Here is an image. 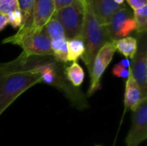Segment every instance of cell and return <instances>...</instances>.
<instances>
[{"instance_id": "obj_1", "label": "cell", "mask_w": 147, "mask_h": 146, "mask_svg": "<svg viewBox=\"0 0 147 146\" xmlns=\"http://www.w3.org/2000/svg\"><path fill=\"white\" fill-rule=\"evenodd\" d=\"M40 83V72L23 52L9 62L0 63V115L22 94Z\"/></svg>"}, {"instance_id": "obj_2", "label": "cell", "mask_w": 147, "mask_h": 146, "mask_svg": "<svg viewBox=\"0 0 147 146\" xmlns=\"http://www.w3.org/2000/svg\"><path fill=\"white\" fill-rule=\"evenodd\" d=\"M35 68L41 74V83L51 85L60 91L70 103L77 109L89 108L87 96L79 88L74 87L66 78L65 67L66 64L57 61L53 56H31Z\"/></svg>"}, {"instance_id": "obj_3", "label": "cell", "mask_w": 147, "mask_h": 146, "mask_svg": "<svg viewBox=\"0 0 147 146\" xmlns=\"http://www.w3.org/2000/svg\"><path fill=\"white\" fill-rule=\"evenodd\" d=\"M84 21L81 39L84 41L85 51L81 59L87 66L90 73L97 52L105 43L111 42L112 40L107 26L101 24L90 3L87 0H84Z\"/></svg>"}, {"instance_id": "obj_4", "label": "cell", "mask_w": 147, "mask_h": 146, "mask_svg": "<svg viewBox=\"0 0 147 146\" xmlns=\"http://www.w3.org/2000/svg\"><path fill=\"white\" fill-rule=\"evenodd\" d=\"M3 44H13L22 47V52L28 56H53L51 49V40L42 29L23 35L13 34L2 40Z\"/></svg>"}, {"instance_id": "obj_5", "label": "cell", "mask_w": 147, "mask_h": 146, "mask_svg": "<svg viewBox=\"0 0 147 146\" xmlns=\"http://www.w3.org/2000/svg\"><path fill=\"white\" fill-rule=\"evenodd\" d=\"M63 26L66 40L81 38L84 21V0H75L70 5L55 12L53 15Z\"/></svg>"}, {"instance_id": "obj_6", "label": "cell", "mask_w": 147, "mask_h": 146, "mask_svg": "<svg viewBox=\"0 0 147 146\" xmlns=\"http://www.w3.org/2000/svg\"><path fill=\"white\" fill-rule=\"evenodd\" d=\"M115 51V46L111 41L105 43L97 52L93 61L91 71L90 72V82L87 91V97L91 96L101 89V80L102 75L106 68L111 63Z\"/></svg>"}, {"instance_id": "obj_7", "label": "cell", "mask_w": 147, "mask_h": 146, "mask_svg": "<svg viewBox=\"0 0 147 146\" xmlns=\"http://www.w3.org/2000/svg\"><path fill=\"white\" fill-rule=\"evenodd\" d=\"M138 49L132 59L129 71L140 86L143 94L147 96V36L146 33L136 34Z\"/></svg>"}, {"instance_id": "obj_8", "label": "cell", "mask_w": 147, "mask_h": 146, "mask_svg": "<svg viewBox=\"0 0 147 146\" xmlns=\"http://www.w3.org/2000/svg\"><path fill=\"white\" fill-rule=\"evenodd\" d=\"M147 139V98L133 111L132 124L126 137V146H139Z\"/></svg>"}, {"instance_id": "obj_9", "label": "cell", "mask_w": 147, "mask_h": 146, "mask_svg": "<svg viewBox=\"0 0 147 146\" xmlns=\"http://www.w3.org/2000/svg\"><path fill=\"white\" fill-rule=\"evenodd\" d=\"M55 12L53 0H34L33 13V32L43 29Z\"/></svg>"}, {"instance_id": "obj_10", "label": "cell", "mask_w": 147, "mask_h": 146, "mask_svg": "<svg viewBox=\"0 0 147 146\" xmlns=\"http://www.w3.org/2000/svg\"><path fill=\"white\" fill-rule=\"evenodd\" d=\"M147 98L140 86L133 77L132 74L127 77L125 85V94H124V107L125 111L127 109H131L132 112L134 111L138 106L141 103V102Z\"/></svg>"}, {"instance_id": "obj_11", "label": "cell", "mask_w": 147, "mask_h": 146, "mask_svg": "<svg viewBox=\"0 0 147 146\" xmlns=\"http://www.w3.org/2000/svg\"><path fill=\"white\" fill-rule=\"evenodd\" d=\"M91 5L94 13L103 26H108L111 16L123 4H117L114 0H87Z\"/></svg>"}, {"instance_id": "obj_12", "label": "cell", "mask_w": 147, "mask_h": 146, "mask_svg": "<svg viewBox=\"0 0 147 146\" xmlns=\"http://www.w3.org/2000/svg\"><path fill=\"white\" fill-rule=\"evenodd\" d=\"M34 0H18L19 9L22 15V23L16 35H23L33 33V13H34Z\"/></svg>"}, {"instance_id": "obj_13", "label": "cell", "mask_w": 147, "mask_h": 146, "mask_svg": "<svg viewBox=\"0 0 147 146\" xmlns=\"http://www.w3.org/2000/svg\"><path fill=\"white\" fill-rule=\"evenodd\" d=\"M130 17H134V13L125 4H123L118 10H116L111 16L109 25L107 26L111 40H117V34L122 23Z\"/></svg>"}, {"instance_id": "obj_14", "label": "cell", "mask_w": 147, "mask_h": 146, "mask_svg": "<svg viewBox=\"0 0 147 146\" xmlns=\"http://www.w3.org/2000/svg\"><path fill=\"white\" fill-rule=\"evenodd\" d=\"M115 48L126 59H133L138 49V40L135 37L127 36L112 41Z\"/></svg>"}, {"instance_id": "obj_15", "label": "cell", "mask_w": 147, "mask_h": 146, "mask_svg": "<svg viewBox=\"0 0 147 146\" xmlns=\"http://www.w3.org/2000/svg\"><path fill=\"white\" fill-rule=\"evenodd\" d=\"M65 74L67 80L76 88H79L84 81V69L77 61L72 62L70 65H65Z\"/></svg>"}, {"instance_id": "obj_16", "label": "cell", "mask_w": 147, "mask_h": 146, "mask_svg": "<svg viewBox=\"0 0 147 146\" xmlns=\"http://www.w3.org/2000/svg\"><path fill=\"white\" fill-rule=\"evenodd\" d=\"M67 60L68 62H75L83 56L85 51L84 41L81 38H75L67 40Z\"/></svg>"}, {"instance_id": "obj_17", "label": "cell", "mask_w": 147, "mask_h": 146, "mask_svg": "<svg viewBox=\"0 0 147 146\" xmlns=\"http://www.w3.org/2000/svg\"><path fill=\"white\" fill-rule=\"evenodd\" d=\"M43 30L45 31V33L47 34V36L51 40L66 39L63 26L59 22V20L56 19L54 16H53L47 22V23L43 28Z\"/></svg>"}, {"instance_id": "obj_18", "label": "cell", "mask_w": 147, "mask_h": 146, "mask_svg": "<svg viewBox=\"0 0 147 146\" xmlns=\"http://www.w3.org/2000/svg\"><path fill=\"white\" fill-rule=\"evenodd\" d=\"M51 49L53 52V57L59 62L67 64V40L60 39L51 40Z\"/></svg>"}, {"instance_id": "obj_19", "label": "cell", "mask_w": 147, "mask_h": 146, "mask_svg": "<svg viewBox=\"0 0 147 146\" xmlns=\"http://www.w3.org/2000/svg\"><path fill=\"white\" fill-rule=\"evenodd\" d=\"M134 19L136 24V34L146 33L147 31V5L134 9Z\"/></svg>"}, {"instance_id": "obj_20", "label": "cell", "mask_w": 147, "mask_h": 146, "mask_svg": "<svg viewBox=\"0 0 147 146\" xmlns=\"http://www.w3.org/2000/svg\"><path fill=\"white\" fill-rule=\"evenodd\" d=\"M135 29H136V24H135L134 17L127 18L122 23V25L121 26V28L119 29V32L117 34V40L121 39V38L127 37L129 34H131Z\"/></svg>"}, {"instance_id": "obj_21", "label": "cell", "mask_w": 147, "mask_h": 146, "mask_svg": "<svg viewBox=\"0 0 147 146\" xmlns=\"http://www.w3.org/2000/svg\"><path fill=\"white\" fill-rule=\"evenodd\" d=\"M16 9H19L18 0H0V15H8Z\"/></svg>"}, {"instance_id": "obj_22", "label": "cell", "mask_w": 147, "mask_h": 146, "mask_svg": "<svg viewBox=\"0 0 147 146\" xmlns=\"http://www.w3.org/2000/svg\"><path fill=\"white\" fill-rule=\"evenodd\" d=\"M8 22L13 28H20L22 23V15L20 9H16L7 15Z\"/></svg>"}, {"instance_id": "obj_23", "label": "cell", "mask_w": 147, "mask_h": 146, "mask_svg": "<svg viewBox=\"0 0 147 146\" xmlns=\"http://www.w3.org/2000/svg\"><path fill=\"white\" fill-rule=\"evenodd\" d=\"M112 74L116 77H127L130 75V71L129 69L125 68L120 62L115 65V66L112 69Z\"/></svg>"}, {"instance_id": "obj_24", "label": "cell", "mask_w": 147, "mask_h": 146, "mask_svg": "<svg viewBox=\"0 0 147 146\" xmlns=\"http://www.w3.org/2000/svg\"><path fill=\"white\" fill-rule=\"evenodd\" d=\"M75 0H53L54 2V9L55 12L59 11V9L70 5L71 3H72ZM54 12V13H55Z\"/></svg>"}, {"instance_id": "obj_25", "label": "cell", "mask_w": 147, "mask_h": 146, "mask_svg": "<svg viewBox=\"0 0 147 146\" xmlns=\"http://www.w3.org/2000/svg\"><path fill=\"white\" fill-rule=\"evenodd\" d=\"M133 10L147 5V0H127Z\"/></svg>"}, {"instance_id": "obj_26", "label": "cell", "mask_w": 147, "mask_h": 146, "mask_svg": "<svg viewBox=\"0 0 147 146\" xmlns=\"http://www.w3.org/2000/svg\"><path fill=\"white\" fill-rule=\"evenodd\" d=\"M8 17L4 15H0V32L3 30L8 25Z\"/></svg>"}, {"instance_id": "obj_27", "label": "cell", "mask_w": 147, "mask_h": 146, "mask_svg": "<svg viewBox=\"0 0 147 146\" xmlns=\"http://www.w3.org/2000/svg\"><path fill=\"white\" fill-rule=\"evenodd\" d=\"M125 68H129L130 67V64H131V61L128 59H122L121 62H120Z\"/></svg>"}, {"instance_id": "obj_28", "label": "cell", "mask_w": 147, "mask_h": 146, "mask_svg": "<svg viewBox=\"0 0 147 146\" xmlns=\"http://www.w3.org/2000/svg\"><path fill=\"white\" fill-rule=\"evenodd\" d=\"M114 1H115V3H116L117 4H123L125 0H114Z\"/></svg>"}, {"instance_id": "obj_29", "label": "cell", "mask_w": 147, "mask_h": 146, "mask_svg": "<svg viewBox=\"0 0 147 146\" xmlns=\"http://www.w3.org/2000/svg\"><path fill=\"white\" fill-rule=\"evenodd\" d=\"M96 146H101V145H96Z\"/></svg>"}]
</instances>
